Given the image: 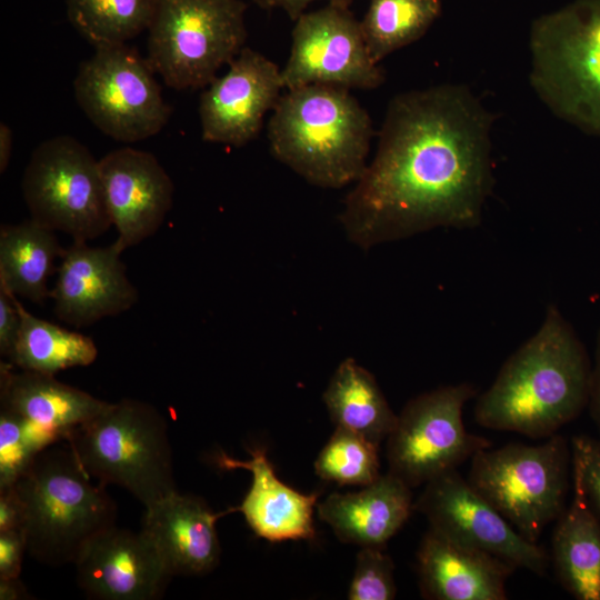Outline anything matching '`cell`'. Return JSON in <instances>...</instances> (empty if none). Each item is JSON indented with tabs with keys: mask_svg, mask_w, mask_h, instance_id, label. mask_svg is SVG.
Here are the masks:
<instances>
[{
	"mask_svg": "<svg viewBox=\"0 0 600 600\" xmlns=\"http://www.w3.org/2000/svg\"><path fill=\"white\" fill-rule=\"evenodd\" d=\"M571 447L554 433L538 446L490 447L471 458L468 482L527 540L538 543L566 508Z\"/></svg>",
	"mask_w": 600,
	"mask_h": 600,
	"instance_id": "cell-7",
	"label": "cell"
},
{
	"mask_svg": "<svg viewBox=\"0 0 600 600\" xmlns=\"http://www.w3.org/2000/svg\"><path fill=\"white\" fill-rule=\"evenodd\" d=\"M417 569L423 598L504 600L507 579L517 568L430 528L418 548Z\"/></svg>",
	"mask_w": 600,
	"mask_h": 600,
	"instance_id": "cell-19",
	"label": "cell"
},
{
	"mask_svg": "<svg viewBox=\"0 0 600 600\" xmlns=\"http://www.w3.org/2000/svg\"><path fill=\"white\" fill-rule=\"evenodd\" d=\"M588 408L598 429L600 439V330L597 334L594 363L591 369Z\"/></svg>",
	"mask_w": 600,
	"mask_h": 600,
	"instance_id": "cell-37",
	"label": "cell"
},
{
	"mask_svg": "<svg viewBox=\"0 0 600 600\" xmlns=\"http://www.w3.org/2000/svg\"><path fill=\"white\" fill-rule=\"evenodd\" d=\"M551 556L557 578L577 600H600V518L572 471V499L556 520Z\"/></svg>",
	"mask_w": 600,
	"mask_h": 600,
	"instance_id": "cell-23",
	"label": "cell"
},
{
	"mask_svg": "<svg viewBox=\"0 0 600 600\" xmlns=\"http://www.w3.org/2000/svg\"><path fill=\"white\" fill-rule=\"evenodd\" d=\"M530 86L560 120L600 138V0H572L529 32Z\"/></svg>",
	"mask_w": 600,
	"mask_h": 600,
	"instance_id": "cell-5",
	"label": "cell"
},
{
	"mask_svg": "<svg viewBox=\"0 0 600 600\" xmlns=\"http://www.w3.org/2000/svg\"><path fill=\"white\" fill-rule=\"evenodd\" d=\"M157 0H66L73 28L94 48L124 44L148 30Z\"/></svg>",
	"mask_w": 600,
	"mask_h": 600,
	"instance_id": "cell-28",
	"label": "cell"
},
{
	"mask_svg": "<svg viewBox=\"0 0 600 600\" xmlns=\"http://www.w3.org/2000/svg\"><path fill=\"white\" fill-rule=\"evenodd\" d=\"M218 463L224 469L241 468L251 472V487L236 509L258 537L269 542L316 537L313 509L319 493L304 494L283 483L264 449L251 450L249 460L221 454Z\"/></svg>",
	"mask_w": 600,
	"mask_h": 600,
	"instance_id": "cell-20",
	"label": "cell"
},
{
	"mask_svg": "<svg viewBox=\"0 0 600 600\" xmlns=\"http://www.w3.org/2000/svg\"><path fill=\"white\" fill-rule=\"evenodd\" d=\"M94 49L73 82L76 100L88 119L121 142H137L161 131L171 108L148 59L127 43Z\"/></svg>",
	"mask_w": 600,
	"mask_h": 600,
	"instance_id": "cell-10",
	"label": "cell"
},
{
	"mask_svg": "<svg viewBox=\"0 0 600 600\" xmlns=\"http://www.w3.org/2000/svg\"><path fill=\"white\" fill-rule=\"evenodd\" d=\"M21 326L16 296L0 286V354L9 358Z\"/></svg>",
	"mask_w": 600,
	"mask_h": 600,
	"instance_id": "cell-34",
	"label": "cell"
},
{
	"mask_svg": "<svg viewBox=\"0 0 600 600\" xmlns=\"http://www.w3.org/2000/svg\"><path fill=\"white\" fill-rule=\"evenodd\" d=\"M591 369L582 341L551 306L478 398L474 419L483 428L548 438L588 407Z\"/></svg>",
	"mask_w": 600,
	"mask_h": 600,
	"instance_id": "cell-2",
	"label": "cell"
},
{
	"mask_svg": "<svg viewBox=\"0 0 600 600\" xmlns=\"http://www.w3.org/2000/svg\"><path fill=\"white\" fill-rule=\"evenodd\" d=\"M91 479L63 440L43 449L12 484L23 507L28 553L38 562L73 564L93 536L116 524L114 501Z\"/></svg>",
	"mask_w": 600,
	"mask_h": 600,
	"instance_id": "cell-4",
	"label": "cell"
},
{
	"mask_svg": "<svg viewBox=\"0 0 600 600\" xmlns=\"http://www.w3.org/2000/svg\"><path fill=\"white\" fill-rule=\"evenodd\" d=\"M58 441L24 418L0 410V488L12 486L31 466L37 456Z\"/></svg>",
	"mask_w": 600,
	"mask_h": 600,
	"instance_id": "cell-30",
	"label": "cell"
},
{
	"mask_svg": "<svg viewBox=\"0 0 600 600\" xmlns=\"http://www.w3.org/2000/svg\"><path fill=\"white\" fill-rule=\"evenodd\" d=\"M289 58L281 69L287 90L327 84L371 90L384 81L367 49L360 21L348 6L328 3L303 12L291 32Z\"/></svg>",
	"mask_w": 600,
	"mask_h": 600,
	"instance_id": "cell-12",
	"label": "cell"
},
{
	"mask_svg": "<svg viewBox=\"0 0 600 600\" xmlns=\"http://www.w3.org/2000/svg\"><path fill=\"white\" fill-rule=\"evenodd\" d=\"M13 148L12 129L4 122L0 123V172L3 173L11 158Z\"/></svg>",
	"mask_w": 600,
	"mask_h": 600,
	"instance_id": "cell-39",
	"label": "cell"
},
{
	"mask_svg": "<svg viewBox=\"0 0 600 600\" xmlns=\"http://www.w3.org/2000/svg\"><path fill=\"white\" fill-rule=\"evenodd\" d=\"M570 447L572 471L579 477L591 508L600 518V439L574 436Z\"/></svg>",
	"mask_w": 600,
	"mask_h": 600,
	"instance_id": "cell-32",
	"label": "cell"
},
{
	"mask_svg": "<svg viewBox=\"0 0 600 600\" xmlns=\"http://www.w3.org/2000/svg\"><path fill=\"white\" fill-rule=\"evenodd\" d=\"M413 508L428 519L430 528L459 543L538 576L547 571L546 550L518 532L457 469L426 483Z\"/></svg>",
	"mask_w": 600,
	"mask_h": 600,
	"instance_id": "cell-13",
	"label": "cell"
},
{
	"mask_svg": "<svg viewBox=\"0 0 600 600\" xmlns=\"http://www.w3.org/2000/svg\"><path fill=\"white\" fill-rule=\"evenodd\" d=\"M234 511L213 512L202 498L176 491L146 508L141 530L172 578L206 574L220 561L216 522Z\"/></svg>",
	"mask_w": 600,
	"mask_h": 600,
	"instance_id": "cell-18",
	"label": "cell"
},
{
	"mask_svg": "<svg viewBox=\"0 0 600 600\" xmlns=\"http://www.w3.org/2000/svg\"><path fill=\"white\" fill-rule=\"evenodd\" d=\"M1 600L31 599L26 586L20 578L0 579Z\"/></svg>",
	"mask_w": 600,
	"mask_h": 600,
	"instance_id": "cell-38",
	"label": "cell"
},
{
	"mask_svg": "<svg viewBox=\"0 0 600 600\" xmlns=\"http://www.w3.org/2000/svg\"><path fill=\"white\" fill-rule=\"evenodd\" d=\"M64 441L92 479L123 488L146 508L178 491L167 420L148 402L110 403Z\"/></svg>",
	"mask_w": 600,
	"mask_h": 600,
	"instance_id": "cell-6",
	"label": "cell"
},
{
	"mask_svg": "<svg viewBox=\"0 0 600 600\" xmlns=\"http://www.w3.org/2000/svg\"><path fill=\"white\" fill-rule=\"evenodd\" d=\"M73 564L79 588L99 600H156L172 578L142 530L116 524L93 536Z\"/></svg>",
	"mask_w": 600,
	"mask_h": 600,
	"instance_id": "cell-16",
	"label": "cell"
},
{
	"mask_svg": "<svg viewBox=\"0 0 600 600\" xmlns=\"http://www.w3.org/2000/svg\"><path fill=\"white\" fill-rule=\"evenodd\" d=\"M318 0H253L262 9L282 10L292 21L297 20L309 4ZM329 3L348 6L351 0H327Z\"/></svg>",
	"mask_w": 600,
	"mask_h": 600,
	"instance_id": "cell-36",
	"label": "cell"
},
{
	"mask_svg": "<svg viewBox=\"0 0 600 600\" xmlns=\"http://www.w3.org/2000/svg\"><path fill=\"white\" fill-rule=\"evenodd\" d=\"M441 8V0H369L360 26L371 59L379 64L418 41L439 18Z\"/></svg>",
	"mask_w": 600,
	"mask_h": 600,
	"instance_id": "cell-27",
	"label": "cell"
},
{
	"mask_svg": "<svg viewBox=\"0 0 600 600\" xmlns=\"http://www.w3.org/2000/svg\"><path fill=\"white\" fill-rule=\"evenodd\" d=\"M26 552L27 541L22 530L0 531V579L20 578Z\"/></svg>",
	"mask_w": 600,
	"mask_h": 600,
	"instance_id": "cell-33",
	"label": "cell"
},
{
	"mask_svg": "<svg viewBox=\"0 0 600 600\" xmlns=\"http://www.w3.org/2000/svg\"><path fill=\"white\" fill-rule=\"evenodd\" d=\"M474 394L471 384L459 383L411 399L387 438L389 472L413 488L491 447L490 440L469 433L462 421L463 406Z\"/></svg>",
	"mask_w": 600,
	"mask_h": 600,
	"instance_id": "cell-11",
	"label": "cell"
},
{
	"mask_svg": "<svg viewBox=\"0 0 600 600\" xmlns=\"http://www.w3.org/2000/svg\"><path fill=\"white\" fill-rule=\"evenodd\" d=\"M379 446L342 427L332 436L314 462L316 473L341 486H367L380 474Z\"/></svg>",
	"mask_w": 600,
	"mask_h": 600,
	"instance_id": "cell-29",
	"label": "cell"
},
{
	"mask_svg": "<svg viewBox=\"0 0 600 600\" xmlns=\"http://www.w3.org/2000/svg\"><path fill=\"white\" fill-rule=\"evenodd\" d=\"M241 0H157L148 27V61L168 87L208 86L244 48Z\"/></svg>",
	"mask_w": 600,
	"mask_h": 600,
	"instance_id": "cell-8",
	"label": "cell"
},
{
	"mask_svg": "<svg viewBox=\"0 0 600 600\" xmlns=\"http://www.w3.org/2000/svg\"><path fill=\"white\" fill-rule=\"evenodd\" d=\"M322 398L336 427L349 429L378 446L397 421L373 374L353 358L340 362Z\"/></svg>",
	"mask_w": 600,
	"mask_h": 600,
	"instance_id": "cell-25",
	"label": "cell"
},
{
	"mask_svg": "<svg viewBox=\"0 0 600 600\" xmlns=\"http://www.w3.org/2000/svg\"><path fill=\"white\" fill-rule=\"evenodd\" d=\"M493 121L461 84L393 97L373 159L338 217L348 240L369 250L436 228L477 227L494 184Z\"/></svg>",
	"mask_w": 600,
	"mask_h": 600,
	"instance_id": "cell-1",
	"label": "cell"
},
{
	"mask_svg": "<svg viewBox=\"0 0 600 600\" xmlns=\"http://www.w3.org/2000/svg\"><path fill=\"white\" fill-rule=\"evenodd\" d=\"M64 248L56 231L29 220L0 229V286L17 297L43 303L48 280Z\"/></svg>",
	"mask_w": 600,
	"mask_h": 600,
	"instance_id": "cell-24",
	"label": "cell"
},
{
	"mask_svg": "<svg viewBox=\"0 0 600 600\" xmlns=\"http://www.w3.org/2000/svg\"><path fill=\"white\" fill-rule=\"evenodd\" d=\"M374 128L350 90L309 84L288 90L268 122L270 152L310 184L340 189L368 166Z\"/></svg>",
	"mask_w": 600,
	"mask_h": 600,
	"instance_id": "cell-3",
	"label": "cell"
},
{
	"mask_svg": "<svg viewBox=\"0 0 600 600\" xmlns=\"http://www.w3.org/2000/svg\"><path fill=\"white\" fill-rule=\"evenodd\" d=\"M16 303L21 326L8 362L22 370L56 374L96 361L98 349L91 338L36 317L17 296Z\"/></svg>",
	"mask_w": 600,
	"mask_h": 600,
	"instance_id": "cell-26",
	"label": "cell"
},
{
	"mask_svg": "<svg viewBox=\"0 0 600 600\" xmlns=\"http://www.w3.org/2000/svg\"><path fill=\"white\" fill-rule=\"evenodd\" d=\"M30 218L73 241H89L112 226L99 160L70 136L42 141L21 180Z\"/></svg>",
	"mask_w": 600,
	"mask_h": 600,
	"instance_id": "cell-9",
	"label": "cell"
},
{
	"mask_svg": "<svg viewBox=\"0 0 600 600\" xmlns=\"http://www.w3.org/2000/svg\"><path fill=\"white\" fill-rule=\"evenodd\" d=\"M413 504L411 488L388 471L359 491L331 493L317 510L340 541L383 548L409 519Z\"/></svg>",
	"mask_w": 600,
	"mask_h": 600,
	"instance_id": "cell-21",
	"label": "cell"
},
{
	"mask_svg": "<svg viewBox=\"0 0 600 600\" xmlns=\"http://www.w3.org/2000/svg\"><path fill=\"white\" fill-rule=\"evenodd\" d=\"M122 252L114 241L107 247L73 241L64 249L50 291L60 321L87 327L121 314L138 302L139 292L127 276Z\"/></svg>",
	"mask_w": 600,
	"mask_h": 600,
	"instance_id": "cell-15",
	"label": "cell"
},
{
	"mask_svg": "<svg viewBox=\"0 0 600 600\" xmlns=\"http://www.w3.org/2000/svg\"><path fill=\"white\" fill-rule=\"evenodd\" d=\"M228 66L200 96L201 138L242 147L258 137L284 87L278 64L251 48L244 47Z\"/></svg>",
	"mask_w": 600,
	"mask_h": 600,
	"instance_id": "cell-14",
	"label": "cell"
},
{
	"mask_svg": "<svg viewBox=\"0 0 600 600\" xmlns=\"http://www.w3.org/2000/svg\"><path fill=\"white\" fill-rule=\"evenodd\" d=\"M23 507L13 486L0 488V531L22 530Z\"/></svg>",
	"mask_w": 600,
	"mask_h": 600,
	"instance_id": "cell-35",
	"label": "cell"
},
{
	"mask_svg": "<svg viewBox=\"0 0 600 600\" xmlns=\"http://www.w3.org/2000/svg\"><path fill=\"white\" fill-rule=\"evenodd\" d=\"M394 564L379 547H362L348 591L350 600H391L396 597Z\"/></svg>",
	"mask_w": 600,
	"mask_h": 600,
	"instance_id": "cell-31",
	"label": "cell"
},
{
	"mask_svg": "<svg viewBox=\"0 0 600 600\" xmlns=\"http://www.w3.org/2000/svg\"><path fill=\"white\" fill-rule=\"evenodd\" d=\"M0 364L1 409L13 412L60 440L102 412L110 402L63 383L54 374Z\"/></svg>",
	"mask_w": 600,
	"mask_h": 600,
	"instance_id": "cell-22",
	"label": "cell"
},
{
	"mask_svg": "<svg viewBox=\"0 0 600 600\" xmlns=\"http://www.w3.org/2000/svg\"><path fill=\"white\" fill-rule=\"evenodd\" d=\"M114 240L123 251L152 237L173 204L174 184L150 152L120 148L99 160Z\"/></svg>",
	"mask_w": 600,
	"mask_h": 600,
	"instance_id": "cell-17",
	"label": "cell"
}]
</instances>
